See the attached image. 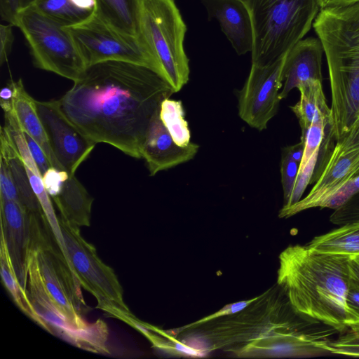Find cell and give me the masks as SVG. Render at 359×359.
Returning <instances> with one entry per match:
<instances>
[{
  "label": "cell",
  "mask_w": 359,
  "mask_h": 359,
  "mask_svg": "<svg viewBox=\"0 0 359 359\" xmlns=\"http://www.w3.org/2000/svg\"><path fill=\"white\" fill-rule=\"evenodd\" d=\"M43 181L60 217L78 227L90 226L93 198L75 175L52 167L43 175Z\"/></svg>",
  "instance_id": "obj_15"
},
{
  "label": "cell",
  "mask_w": 359,
  "mask_h": 359,
  "mask_svg": "<svg viewBox=\"0 0 359 359\" xmlns=\"http://www.w3.org/2000/svg\"><path fill=\"white\" fill-rule=\"evenodd\" d=\"M359 0H318L320 8L358 2Z\"/></svg>",
  "instance_id": "obj_40"
},
{
  "label": "cell",
  "mask_w": 359,
  "mask_h": 359,
  "mask_svg": "<svg viewBox=\"0 0 359 359\" xmlns=\"http://www.w3.org/2000/svg\"><path fill=\"white\" fill-rule=\"evenodd\" d=\"M299 165V163L292 159L287 153L283 151L280 162V175L285 204L288 201L292 191Z\"/></svg>",
  "instance_id": "obj_32"
},
{
  "label": "cell",
  "mask_w": 359,
  "mask_h": 359,
  "mask_svg": "<svg viewBox=\"0 0 359 359\" xmlns=\"http://www.w3.org/2000/svg\"><path fill=\"white\" fill-rule=\"evenodd\" d=\"M304 149V142L300 140L299 143L288 146L283 149V151L287 153L292 159L298 163H301Z\"/></svg>",
  "instance_id": "obj_39"
},
{
  "label": "cell",
  "mask_w": 359,
  "mask_h": 359,
  "mask_svg": "<svg viewBox=\"0 0 359 359\" xmlns=\"http://www.w3.org/2000/svg\"><path fill=\"white\" fill-rule=\"evenodd\" d=\"M4 126L13 138L22 159L31 187L39 201L52 238L60 250L65 253L66 249L58 217L55 212L52 199L45 188L41 173L29 150L22 129L11 110L4 111Z\"/></svg>",
  "instance_id": "obj_18"
},
{
  "label": "cell",
  "mask_w": 359,
  "mask_h": 359,
  "mask_svg": "<svg viewBox=\"0 0 359 359\" xmlns=\"http://www.w3.org/2000/svg\"><path fill=\"white\" fill-rule=\"evenodd\" d=\"M39 12L65 27L79 25L94 13V11L81 9L71 0H33L32 5Z\"/></svg>",
  "instance_id": "obj_25"
},
{
  "label": "cell",
  "mask_w": 359,
  "mask_h": 359,
  "mask_svg": "<svg viewBox=\"0 0 359 359\" xmlns=\"http://www.w3.org/2000/svg\"><path fill=\"white\" fill-rule=\"evenodd\" d=\"M313 27L327 60L332 132L339 141L359 120V1L320 8Z\"/></svg>",
  "instance_id": "obj_3"
},
{
  "label": "cell",
  "mask_w": 359,
  "mask_h": 359,
  "mask_svg": "<svg viewBox=\"0 0 359 359\" xmlns=\"http://www.w3.org/2000/svg\"><path fill=\"white\" fill-rule=\"evenodd\" d=\"M11 81L13 88V96L10 110L14 114L22 130L40 145L52 165L62 170L52 151L46 130L37 111L36 100L26 91L21 79Z\"/></svg>",
  "instance_id": "obj_20"
},
{
  "label": "cell",
  "mask_w": 359,
  "mask_h": 359,
  "mask_svg": "<svg viewBox=\"0 0 359 359\" xmlns=\"http://www.w3.org/2000/svg\"><path fill=\"white\" fill-rule=\"evenodd\" d=\"M351 258L301 245L281 252L277 283L297 315L337 332L350 328L346 293Z\"/></svg>",
  "instance_id": "obj_2"
},
{
  "label": "cell",
  "mask_w": 359,
  "mask_h": 359,
  "mask_svg": "<svg viewBox=\"0 0 359 359\" xmlns=\"http://www.w3.org/2000/svg\"><path fill=\"white\" fill-rule=\"evenodd\" d=\"M58 219L68 259L81 286L95 297L97 309L131 324L135 317L124 302L123 288L114 270L82 237L79 227L60 216Z\"/></svg>",
  "instance_id": "obj_6"
},
{
  "label": "cell",
  "mask_w": 359,
  "mask_h": 359,
  "mask_svg": "<svg viewBox=\"0 0 359 359\" xmlns=\"http://www.w3.org/2000/svg\"><path fill=\"white\" fill-rule=\"evenodd\" d=\"M187 30L175 0H140V36L175 93L189 79L184 48Z\"/></svg>",
  "instance_id": "obj_5"
},
{
  "label": "cell",
  "mask_w": 359,
  "mask_h": 359,
  "mask_svg": "<svg viewBox=\"0 0 359 359\" xmlns=\"http://www.w3.org/2000/svg\"><path fill=\"white\" fill-rule=\"evenodd\" d=\"M0 137V158L6 161L9 168L19 194L20 204L28 210L43 217L39 201L31 187L22 159L5 126L1 128Z\"/></svg>",
  "instance_id": "obj_21"
},
{
  "label": "cell",
  "mask_w": 359,
  "mask_h": 359,
  "mask_svg": "<svg viewBox=\"0 0 359 359\" xmlns=\"http://www.w3.org/2000/svg\"><path fill=\"white\" fill-rule=\"evenodd\" d=\"M11 24L0 26V62L2 65L6 62L11 51L14 41Z\"/></svg>",
  "instance_id": "obj_37"
},
{
  "label": "cell",
  "mask_w": 359,
  "mask_h": 359,
  "mask_svg": "<svg viewBox=\"0 0 359 359\" xmlns=\"http://www.w3.org/2000/svg\"><path fill=\"white\" fill-rule=\"evenodd\" d=\"M199 146L190 142L186 147L177 145L160 118V111L152 119L141 150L151 176L192 159Z\"/></svg>",
  "instance_id": "obj_16"
},
{
  "label": "cell",
  "mask_w": 359,
  "mask_h": 359,
  "mask_svg": "<svg viewBox=\"0 0 359 359\" xmlns=\"http://www.w3.org/2000/svg\"><path fill=\"white\" fill-rule=\"evenodd\" d=\"M254 299H252L250 300L238 302L226 305V306L223 307L222 309L219 310L216 313H214L210 316H208L203 319H201L200 320H198L194 323H201L215 318L229 316L236 312H238L245 309L246 306H248L254 300Z\"/></svg>",
  "instance_id": "obj_38"
},
{
  "label": "cell",
  "mask_w": 359,
  "mask_h": 359,
  "mask_svg": "<svg viewBox=\"0 0 359 359\" xmlns=\"http://www.w3.org/2000/svg\"><path fill=\"white\" fill-rule=\"evenodd\" d=\"M324 53L320 40L313 37L302 39L287 53L283 68V86L280 99L301 83L311 80L322 81L321 64Z\"/></svg>",
  "instance_id": "obj_19"
},
{
  "label": "cell",
  "mask_w": 359,
  "mask_h": 359,
  "mask_svg": "<svg viewBox=\"0 0 359 359\" xmlns=\"http://www.w3.org/2000/svg\"><path fill=\"white\" fill-rule=\"evenodd\" d=\"M285 57L286 55L265 66L252 65L239 92L238 116L250 127L259 131L267 128L268 123L278 111Z\"/></svg>",
  "instance_id": "obj_13"
},
{
  "label": "cell",
  "mask_w": 359,
  "mask_h": 359,
  "mask_svg": "<svg viewBox=\"0 0 359 359\" xmlns=\"http://www.w3.org/2000/svg\"><path fill=\"white\" fill-rule=\"evenodd\" d=\"M52 237L36 251L39 270L45 287L57 305L76 327L84 329L91 323L82 316L89 310L81 290V283L71 265Z\"/></svg>",
  "instance_id": "obj_12"
},
{
  "label": "cell",
  "mask_w": 359,
  "mask_h": 359,
  "mask_svg": "<svg viewBox=\"0 0 359 359\" xmlns=\"http://www.w3.org/2000/svg\"><path fill=\"white\" fill-rule=\"evenodd\" d=\"M0 197L20 204L19 194L6 161L0 158Z\"/></svg>",
  "instance_id": "obj_34"
},
{
  "label": "cell",
  "mask_w": 359,
  "mask_h": 359,
  "mask_svg": "<svg viewBox=\"0 0 359 359\" xmlns=\"http://www.w3.org/2000/svg\"><path fill=\"white\" fill-rule=\"evenodd\" d=\"M319 151H317L309 161L306 166L302 170L298 171L296 181L290 196V198L286 204L283 206H290L298 202L308 184L313 180L314 175V169L316 168Z\"/></svg>",
  "instance_id": "obj_31"
},
{
  "label": "cell",
  "mask_w": 359,
  "mask_h": 359,
  "mask_svg": "<svg viewBox=\"0 0 359 359\" xmlns=\"http://www.w3.org/2000/svg\"><path fill=\"white\" fill-rule=\"evenodd\" d=\"M36 102L38 114L59 165L69 175H75L77 168L88 157L96 144L65 117L57 100H36Z\"/></svg>",
  "instance_id": "obj_14"
},
{
  "label": "cell",
  "mask_w": 359,
  "mask_h": 359,
  "mask_svg": "<svg viewBox=\"0 0 359 359\" xmlns=\"http://www.w3.org/2000/svg\"><path fill=\"white\" fill-rule=\"evenodd\" d=\"M32 3L33 0H0L1 20L15 26L18 15Z\"/></svg>",
  "instance_id": "obj_35"
},
{
  "label": "cell",
  "mask_w": 359,
  "mask_h": 359,
  "mask_svg": "<svg viewBox=\"0 0 359 359\" xmlns=\"http://www.w3.org/2000/svg\"><path fill=\"white\" fill-rule=\"evenodd\" d=\"M201 1L207 11L208 20H218L222 31L238 55L252 51V20L243 0Z\"/></svg>",
  "instance_id": "obj_17"
},
{
  "label": "cell",
  "mask_w": 359,
  "mask_h": 359,
  "mask_svg": "<svg viewBox=\"0 0 359 359\" xmlns=\"http://www.w3.org/2000/svg\"><path fill=\"white\" fill-rule=\"evenodd\" d=\"M0 266L2 282L14 302L25 314L36 323V316L27 298L26 290L21 286L11 264L6 245L1 241Z\"/></svg>",
  "instance_id": "obj_27"
},
{
  "label": "cell",
  "mask_w": 359,
  "mask_h": 359,
  "mask_svg": "<svg viewBox=\"0 0 359 359\" xmlns=\"http://www.w3.org/2000/svg\"><path fill=\"white\" fill-rule=\"evenodd\" d=\"M332 128V124L326 121L313 123L306 131L302 134L301 140L304 142L303 156L299 165V171L307 164L310 158L320 151L321 144L325 137L326 129Z\"/></svg>",
  "instance_id": "obj_29"
},
{
  "label": "cell",
  "mask_w": 359,
  "mask_h": 359,
  "mask_svg": "<svg viewBox=\"0 0 359 359\" xmlns=\"http://www.w3.org/2000/svg\"><path fill=\"white\" fill-rule=\"evenodd\" d=\"M15 26L23 34L36 67L73 81L87 67L66 28L32 6L18 15Z\"/></svg>",
  "instance_id": "obj_7"
},
{
  "label": "cell",
  "mask_w": 359,
  "mask_h": 359,
  "mask_svg": "<svg viewBox=\"0 0 359 359\" xmlns=\"http://www.w3.org/2000/svg\"><path fill=\"white\" fill-rule=\"evenodd\" d=\"M160 118L177 145L186 147L191 142L190 130L181 101L170 98L164 100L160 108Z\"/></svg>",
  "instance_id": "obj_26"
},
{
  "label": "cell",
  "mask_w": 359,
  "mask_h": 359,
  "mask_svg": "<svg viewBox=\"0 0 359 359\" xmlns=\"http://www.w3.org/2000/svg\"><path fill=\"white\" fill-rule=\"evenodd\" d=\"M173 93L151 68L110 60L88 66L57 100L65 117L93 142L141 158L149 125Z\"/></svg>",
  "instance_id": "obj_1"
},
{
  "label": "cell",
  "mask_w": 359,
  "mask_h": 359,
  "mask_svg": "<svg viewBox=\"0 0 359 359\" xmlns=\"http://www.w3.org/2000/svg\"><path fill=\"white\" fill-rule=\"evenodd\" d=\"M0 212L1 241L6 245L21 286L26 290L30 257L52 236L41 215L14 201L0 197Z\"/></svg>",
  "instance_id": "obj_10"
},
{
  "label": "cell",
  "mask_w": 359,
  "mask_h": 359,
  "mask_svg": "<svg viewBox=\"0 0 359 359\" xmlns=\"http://www.w3.org/2000/svg\"><path fill=\"white\" fill-rule=\"evenodd\" d=\"M330 354L359 358V326L343 332L336 339H331L326 345Z\"/></svg>",
  "instance_id": "obj_30"
},
{
  "label": "cell",
  "mask_w": 359,
  "mask_h": 359,
  "mask_svg": "<svg viewBox=\"0 0 359 359\" xmlns=\"http://www.w3.org/2000/svg\"><path fill=\"white\" fill-rule=\"evenodd\" d=\"M297 88L300 98L290 109L298 118L302 134L316 121H326L332 124V111L327 105L322 81L311 80L301 83Z\"/></svg>",
  "instance_id": "obj_22"
},
{
  "label": "cell",
  "mask_w": 359,
  "mask_h": 359,
  "mask_svg": "<svg viewBox=\"0 0 359 359\" xmlns=\"http://www.w3.org/2000/svg\"><path fill=\"white\" fill-rule=\"evenodd\" d=\"M244 1V0H243Z\"/></svg>",
  "instance_id": "obj_42"
},
{
  "label": "cell",
  "mask_w": 359,
  "mask_h": 359,
  "mask_svg": "<svg viewBox=\"0 0 359 359\" xmlns=\"http://www.w3.org/2000/svg\"><path fill=\"white\" fill-rule=\"evenodd\" d=\"M65 28L86 67L105 61H124L147 66L161 76L156 61L140 36L114 28L95 13L87 20Z\"/></svg>",
  "instance_id": "obj_8"
},
{
  "label": "cell",
  "mask_w": 359,
  "mask_h": 359,
  "mask_svg": "<svg viewBox=\"0 0 359 359\" xmlns=\"http://www.w3.org/2000/svg\"><path fill=\"white\" fill-rule=\"evenodd\" d=\"M346 306L350 328L359 326V257L350 260Z\"/></svg>",
  "instance_id": "obj_28"
},
{
  "label": "cell",
  "mask_w": 359,
  "mask_h": 359,
  "mask_svg": "<svg viewBox=\"0 0 359 359\" xmlns=\"http://www.w3.org/2000/svg\"><path fill=\"white\" fill-rule=\"evenodd\" d=\"M22 132L29 150L43 176L53 165L40 145L28 133L23 130Z\"/></svg>",
  "instance_id": "obj_36"
},
{
  "label": "cell",
  "mask_w": 359,
  "mask_h": 359,
  "mask_svg": "<svg viewBox=\"0 0 359 359\" xmlns=\"http://www.w3.org/2000/svg\"><path fill=\"white\" fill-rule=\"evenodd\" d=\"M359 192V175L330 196L321 208L338 209L347 203Z\"/></svg>",
  "instance_id": "obj_33"
},
{
  "label": "cell",
  "mask_w": 359,
  "mask_h": 359,
  "mask_svg": "<svg viewBox=\"0 0 359 359\" xmlns=\"http://www.w3.org/2000/svg\"><path fill=\"white\" fill-rule=\"evenodd\" d=\"M94 13L114 28L140 36V0H95Z\"/></svg>",
  "instance_id": "obj_24"
},
{
  "label": "cell",
  "mask_w": 359,
  "mask_h": 359,
  "mask_svg": "<svg viewBox=\"0 0 359 359\" xmlns=\"http://www.w3.org/2000/svg\"><path fill=\"white\" fill-rule=\"evenodd\" d=\"M76 7L88 11L95 10V0H71Z\"/></svg>",
  "instance_id": "obj_41"
},
{
  "label": "cell",
  "mask_w": 359,
  "mask_h": 359,
  "mask_svg": "<svg viewBox=\"0 0 359 359\" xmlns=\"http://www.w3.org/2000/svg\"><path fill=\"white\" fill-rule=\"evenodd\" d=\"M306 245L311 250L320 253L359 257V220L346 223L316 236Z\"/></svg>",
  "instance_id": "obj_23"
},
{
  "label": "cell",
  "mask_w": 359,
  "mask_h": 359,
  "mask_svg": "<svg viewBox=\"0 0 359 359\" xmlns=\"http://www.w3.org/2000/svg\"><path fill=\"white\" fill-rule=\"evenodd\" d=\"M26 294L36 316V323L46 330L78 348L97 353H109L105 322L99 319L88 327L81 329L69 320L45 287L36 251L32 254L29 262Z\"/></svg>",
  "instance_id": "obj_9"
},
{
  "label": "cell",
  "mask_w": 359,
  "mask_h": 359,
  "mask_svg": "<svg viewBox=\"0 0 359 359\" xmlns=\"http://www.w3.org/2000/svg\"><path fill=\"white\" fill-rule=\"evenodd\" d=\"M359 175V120L335 147L310 192L290 206H283L279 217L287 218L302 211L321 208L339 189Z\"/></svg>",
  "instance_id": "obj_11"
},
{
  "label": "cell",
  "mask_w": 359,
  "mask_h": 359,
  "mask_svg": "<svg viewBox=\"0 0 359 359\" xmlns=\"http://www.w3.org/2000/svg\"><path fill=\"white\" fill-rule=\"evenodd\" d=\"M254 36L252 65H271L286 55L310 30L318 0H244Z\"/></svg>",
  "instance_id": "obj_4"
}]
</instances>
